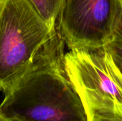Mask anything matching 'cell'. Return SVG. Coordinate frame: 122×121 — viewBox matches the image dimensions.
Masks as SVG:
<instances>
[{
	"mask_svg": "<svg viewBox=\"0 0 122 121\" xmlns=\"http://www.w3.org/2000/svg\"><path fill=\"white\" fill-rule=\"evenodd\" d=\"M64 45L57 30L26 73L4 93L2 115L14 121H86L64 68Z\"/></svg>",
	"mask_w": 122,
	"mask_h": 121,
	"instance_id": "cell-1",
	"label": "cell"
},
{
	"mask_svg": "<svg viewBox=\"0 0 122 121\" xmlns=\"http://www.w3.org/2000/svg\"><path fill=\"white\" fill-rule=\"evenodd\" d=\"M0 121H14L9 119V118H7V117L4 116V115H2V114L0 113Z\"/></svg>",
	"mask_w": 122,
	"mask_h": 121,
	"instance_id": "cell-8",
	"label": "cell"
},
{
	"mask_svg": "<svg viewBox=\"0 0 122 121\" xmlns=\"http://www.w3.org/2000/svg\"><path fill=\"white\" fill-rule=\"evenodd\" d=\"M122 10L121 0H62L57 30L69 49L107 46Z\"/></svg>",
	"mask_w": 122,
	"mask_h": 121,
	"instance_id": "cell-4",
	"label": "cell"
},
{
	"mask_svg": "<svg viewBox=\"0 0 122 121\" xmlns=\"http://www.w3.org/2000/svg\"><path fill=\"white\" fill-rule=\"evenodd\" d=\"M63 63L86 121H122V73L107 46L70 49Z\"/></svg>",
	"mask_w": 122,
	"mask_h": 121,
	"instance_id": "cell-2",
	"label": "cell"
},
{
	"mask_svg": "<svg viewBox=\"0 0 122 121\" xmlns=\"http://www.w3.org/2000/svg\"><path fill=\"white\" fill-rule=\"evenodd\" d=\"M56 31L28 0H0V91L13 87Z\"/></svg>",
	"mask_w": 122,
	"mask_h": 121,
	"instance_id": "cell-3",
	"label": "cell"
},
{
	"mask_svg": "<svg viewBox=\"0 0 122 121\" xmlns=\"http://www.w3.org/2000/svg\"><path fill=\"white\" fill-rule=\"evenodd\" d=\"M107 47L122 73V44L116 41H112L107 45Z\"/></svg>",
	"mask_w": 122,
	"mask_h": 121,
	"instance_id": "cell-6",
	"label": "cell"
},
{
	"mask_svg": "<svg viewBox=\"0 0 122 121\" xmlns=\"http://www.w3.org/2000/svg\"><path fill=\"white\" fill-rule=\"evenodd\" d=\"M121 1H122V10L117 24L114 29L112 41H116L122 44V0H121Z\"/></svg>",
	"mask_w": 122,
	"mask_h": 121,
	"instance_id": "cell-7",
	"label": "cell"
},
{
	"mask_svg": "<svg viewBox=\"0 0 122 121\" xmlns=\"http://www.w3.org/2000/svg\"><path fill=\"white\" fill-rule=\"evenodd\" d=\"M34 10L53 31L56 30L62 0H28Z\"/></svg>",
	"mask_w": 122,
	"mask_h": 121,
	"instance_id": "cell-5",
	"label": "cell"
}]
</instances>
